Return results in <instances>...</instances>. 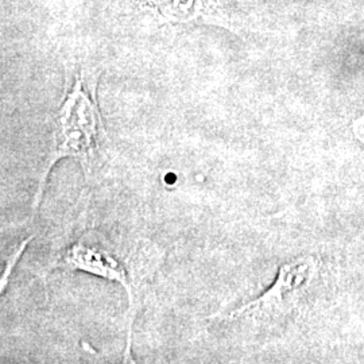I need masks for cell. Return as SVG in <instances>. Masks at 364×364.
<instances>
[{
  "instance_id": "cell-1",
  "label": "cell",
  "mask_w": 364,
  "mask_h": 364,
  "mask_svg": "<svg viewBox=\"0 0 364 364\" xmlns=\"http://www.w3.org/2000/svg\"><path fill=\"white\" fill-rule=\"evenodd\" d=\"M92 274L123 287L129 299V333L126 353L130 358L131 336L135 314L156 269V255L146 246L123 247L108 236L90 230L60 251L52 269Z\"/></svg>"
},
{
  "instance_id": "cell-2",
  "label": "cell",
  "mask_w": 364,
  "mask_h": 364,
  "mask_svg": "<svg viewBox=\"0 0 364 364\" xmlns=\"http://www.w3.org/2000/svg\"><path fill=\"white\" fill-rule=\"evenodd\" d=\"M105 138L100 112L82 80L77 77L57 114L52 150L34 196L33 216L38 209L45 183L55 164L65 158L76 159L88 177L100 159Z\"/></svg>"
}]
</instances>
